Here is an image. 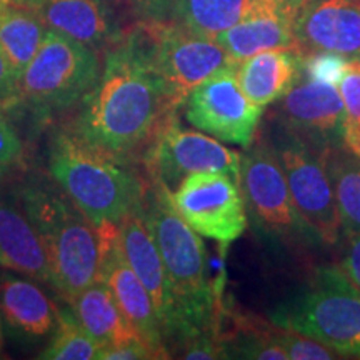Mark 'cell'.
Here are the masks:
<instances>
[{
  "instance_id": "e575fe53",
  "label": "cell",
  "mask_w": 360,
  "mask_h": 360,
  "mask_svg": "<svg viewBox=\"0 0 360 360\" xmlns=\"http://www.w3.org/2000/svg\"><path fill=\"white\" fill-rule=\"evenodd\" d=\"M20 101V82L12 65L0 51V107H11Z\"/></svg>"
},
{
  "instance_id": "cb8c5ba5",
  "label": "cell",
  "mask_w": 360,
  "mask_h": 360,
  "mask_svg": "<svg viewBox=\"0 0 360 360\" xmlns=\"http://www.w3.org/2000/svg\"><path fill=\"white\" fill-rule=\"evenodd\" d=\"M322 159L334 187L342 232L360 231V155L339 143L326 148Z\"/></svg>"
},
{
  "instance_id": "5b68a950",
  "label": "cell",
  "mask_w": 360,
  "mask_h": 360,
  "mask_svg": "<svg viewBox=\"0 0 360 360\" xmlns=\"http://www.w3.org/2000/svg\"><path fill=\"white\" fill-rule=\"evenodd\" d=\"M127 37L132 52L159 75L179 105L197 85L237 65L217 40L188 32L172 20H139Z\"/></svg>"
},
{
  "instance_id": "f1b7e54d",
  "label": "cell",
  "mask_w": 360,
  "mask_h": 360,
  "mask_svg": "<svg viewBox=\"0 0 360 360\" xmlns=\"http://www.w3.org/2000/svg\"><path fill=\"white\" fill-rule=\"evenodd\" d=\"M350 58L335 52H312L300 58V74L319 82L339 85L349 69Z\"/></svg>"
},
{
  "instance_id": "e0dca14e",
  "label": "cell",
  "mask_w": 360,
  "mask_h": 360,
  "mask_svg": "<svg viewBox=\"0 0 360 360\" xmlns=\"http://www.w3.org/2000/svg\"><path fill=\"white\" fill-rule=\"evenodd\" d=\"M35 12L49 30L94 51H109L124 35L109 0H44Z\"/></svg>"
},
{
  "instance_id": "83f0119b",
  "label": "cell",
  "mask_w": 360,
  "mask_h": 360,
  "mask_svg": "<svg viewBox=\"0 0 360 360\" xmlns=\"http://www.w3.org/2000/svg\"><path fill=\"white\" fill-rule=\"evenodd\" d=\"M277 344H281L289 360H332L344 359V355L337 352L335 349L328 347L323 342L314 339V337L300 334L290 328H283L276 326L274 330Z\"/></svg>"
},
{
  "instance_id": "603a6c76",
  "label": "cell",
  "mask_w": 360,
  "mask_h": 360,
  "mask_svg": "<svg viewBox=\"0 0 360 360\" xmlns=\"http://www.w3.org/2000/svg\"><path fill=\"white\" fill-rule=\"evenodd\" d=\"M47 27L32 8L0 4V51L20 82L22 72L32 60Z\"/></svg>"
},
{
  "instance_id": "7402d4cb",
  "label": "cell",
  "mask_w": 360,
  "mask_h": 360,
  "mask_svg": "<svg viewBox=\"0 0 360 360\" xmlns=\"http://www.w3.org/2000/svg\"><path fill=\"white\" fill-rule=\"evenodd\" d=\"M69 302L74 307L77 321L102 347L122 344L127 340H141V337L125 319L119 304L115 302L109 287L98 278Z\"/></svg>"
},
{
  "instance_id": "d6a6232c",
  "label": "cell",
  "mask_w": 360,
  "mask_h": 360,
  "mask_svg": "<svg viewBox=\"0 0 360 360\" xmlns=\"http://www.w3.org/2000/svg\"><path fill=\"white\" fill-rule=\"evenodd\" d=\"M139 20H170L174 0H119Z\"/></svg>"
},
{
  "instance_id": "1f68e13d",
  "label": "cell",
  "mask_w": 360,
  "mask_h": 360,
  "mask_svg": "<svg viewBox=\"0 0 360 360\" xmlns=\"http://www.w3.org/2000/svg\"><path fill=\"white\" fill-rule=\"evenodd\" d=\"M345 233V245L342 250L340 264L337 265L342 274L347 277L355 289L360 290V231Z\"/></svg>"
},
{
  "instance_id": "3957f363",
  "label": "cell",
  "mask_w": 360,
  "mask_h": 360,
  "mask_svg": "<svg viewBox=\"0 0 360 360\" xmlns=\"http://www.w3.org/2000/svg\"><path fill=\"white\" fill-rule=\"evenodd\" d=\"M49 167L62 192L97 229L142 210L147 191L142 180L122 162L94 150L72 132L53 139Z\"/></svg>"
},
{
  "instance_id": "9a60e30c",
  "label": "cell",
  "mask_w": 360,
  "mask_h": 360,
  "mask_svg": "<svg viewBox=\"0 0 360 360\" xmlns=\"http://www.w3.org/2000/svg\"><path fill=\"white\" fill-rule=\"evenodd\" d=\"M304 0H255L250 11L215 40L233 60L264 51H297L295 19Z\"/></svg>"
},
{
  "instance_id": "d6986e66",
  "label": "cell",
  "mask_w": 360,
  "mask_h": 360,
  "mask_svg": "<svg viewBox=\"0 0 360 360\" xmlns=\"http://www.w3.org/2000/svg\"><path fill=\"white\" fill-rule=\"evenodd\" d=\"M0 267L51 283L42 242L24 209L0 193Z\"/></svg>"
},
{
  "instance_id": "d590c367",
  "label": "cell",
  "mask_w": 360,
  "mask_h": 360,
  "mask_svg": "<svg viewBox=\"0 0 360 360\" xmlns=\"http://www.w3.org/2000/svg\"><path fill=\"white\" fill-rule=\"evenodd\" d=\"M44 0H0V4H11V6H19V7H27L35 11Z\"/></svg>"
},
{
  "instance_id": "f546056e",
  "label": "cell",
  "mask_w": 360,
  "mask_h": 360,
  "mask_svg": "<svg viewBox=\"0 0 360 360\" xmlns=\"http://www.w3.org/2000/svg\"><path fill=\"white\" fill-rule=\"evenodd\" d=\"M182 359L187 360H212L224 359L222 337L219 332H204L187 340L182 345Z\"/></svg>"
},
{
  "instance_id": "5bb4252c",
  "label": "cell",
  "mask_w": 360,
  "mask_h": 360,
  "mask_svg": "<svg viewBox=\"0 0 360 360\" xmlns=\"http://www.w3.org/2000/svg\"><path fill=\"white\" fill-rule=\"evenodd\" d=\"M98 232H101V264H98L97 278L109 287L125 319L143 344L150 349L154 357L169 359L170 355L162 334L159 315L147 289L124 257L119 244L117 224L102 225L98 227Z\"/></svg>"
},
{
  "instance_id": "ffe728a7",
  "label": "cell",
  "mask_w": 360,
  "mask_h": 360,
  "mask_svg": "<svg viewBox=\"0 0 360 360\" xmlns=\"http://www.w3.org/2000/svg\"><path fill=\"white\" fill-rule=\"evenodd\" d=\"M300 56L297 51H264L238 62L236 74L242 90L259 107L277 102L300 75Z\"/></svg>"
},
{
  "instance_id": "4fadbf2b",
  "label": "cell",
  "mask_w": 360,
  "mask_h": 360,
  "mask_svg": "<svg viewBox=\"0 0 360 360\" xmlns=\"http://www.w3.org/2000/svg\"><path fill=\"white\" fill-rule=\"evenodd\" d=\"M245 207L265 229L294 232L305 225L297 214L277 148L267 141L247 147L240 157L238 177Z\"/></svg>"
},
{
  "instance_id": "836d02e7",
  "label": "cell",
  "mask_w": 360,
  "mask_h": 360,
  "mask_svg": "<svg viewBox=\"0 0 360 360\" xmlns=\"http://www.w3.org/2000/svg\"><path fill=\"white\" fill-rule=\"evenodd\" d=\"M150 360L155 359L150 349L143 344L142 340H127L122 344L109 345V347H102L98 352L97 360Z\"/></svg>"
},
{
  "instance_id": "4316f807",
  "label": "cell",
  "mask_w": 360,
  "mask_h": 360,
  "mask_svg": "<svg viewBox=\"0 0 360 360\" xmlns=\"http://www.w3.org/2000/svg\"><path fill=\"white\" fill-rule=\"evenodd\" d=\"M344 102V143L360 155V58H350L349 69L337 85Z\"/></svg>"
},
{
  "instance_id": "7c38bea8",
  "label": "cell",
  "mask_w": 360,
  "mask_h": 360,
  "mask_svg": "<svg viewBox=\"0 0 360 360\" xmlns=\"http://www.w3.org/2000/svg\"><path fill=\"white\" fill-rule=\"evenodd\" d=\"M276 148L302 224L323 244L335 245L342 233V220L322 154L287 137H282Z\"/></svg>"
},
{
  "instance_id": "9c48e42d",
  "label": "cell",
  "mask_w": 360,
  "mask_h": 360,
  "mask_svg": "<svg viewBox=\"0 0 360 360\" xmlns=\"http://www.w3.org/2000/svg\"><path fill=\"white\" fill-rule=\"evenodd\" d=\"M236 67L217 72L188 94L186 119L220 142L247 148L257 134L262 107L245 96Z\"/></svg>"
},
{
  "instance_id": "ba28073f",
  "label": "cell",
  "mask_w": 360,
  "mask_h": 360,
  "mask_svg": "<svg viewBox=\"0 0 360 360\" xmlns=\"http://www.w3.org/2000/svg\"><path fill=\"white\" fill-rule=\"evenodd\" d=\"M172 202L202 237L229 245L247 229V207L236 179L222 172L187 175L172 191Z\"/></svg>"
},
{
  "instance_id": "4dcf8cb0",
  "label": "cell",
  "mask_w": 360,
  "mask_h": 360,
  "mask_svg": "<svg viewBox=\"0 0 360 360\" xmlns=\"http://www.w3.org/2000/svg\"><path fill=\"white\" fill-rule=\"evenodd\" d=\"M22 155V143L15 130L0 115V179L13 169Z\"/></svg>"
},
{
  "instance_id": "52a82bcc",
  "label": "cell",
  "mask_w": 360,
  "mask_h": 360,
  "mask_svg": "<svg viewBox=\"0 0 360 360\" xmlns=\"http://www.w3.org/2000/svg\"><path fill=\"white\" fill-rule=\"evenodd\" d=\"M101 75L97 51L49 30L20 75V101L37 115L69 110L82 102Z\"/></svg>"
},
{
  "instance_id": "8fae6325",
  "label": "cell",
  "mask_w": 360,
  "mask_h": 360,
  "mask_svg": "<svg viewBox=\"0 0 360 360\" xmlns=\"http://www.w3.org/2000/svg\"><path fill=\"white\" fill-rule=\"evenodd\" d=\"M274 117L282 137L322 154L344 143L345 110L335 85L319 82L300 74L295 84L278 98Z\"/></svg>"
},
{
  "instance_id": "2e32d148",
  "label": "cell",
  "mask_w": 360,
  "mask_h": 360,
  "mask_svg": "<svg viewBox=\"0 0 360 360\" xmlns=\"http://www.w3.org/2000/svg\"><path fill=\"white\" fill-rule=\"evenodd\" d=\"M297 52L360 58V0H304L295 19Z\"/></svg>"
},
{
  "instance_id": "7a4b0ae2",
  "label": "cell",
  "mask_w": 360,
  "mask_h": 360,
  "mask_svg": "<svg viewBox=\"0 0 360 360\" xmlns=\"http://www.w3.org/2000/svg\"><path fill=\"white\" fill-rule=\"evenodd\" d=\"M142 215L150 229L167 281L169 302L162 321L165 344L184 345L204 332H219L222 295L207 276V254L202 238L180 217L172 191L152 179L146 191Z\"/></svg>"
},
{
  "instance_id": "30bf717a",
  "label": "cell",
  "mask_w": 360,
  "mask_h": 360,
  "mask_svg": "<svg viewBox=\"0 0 360 360\" xmlns=\"http://www.w3.org/2000/svg\"><path fill=\"white\" fill-rule=\"evenodd\" d=\"M240 157L242 154L225 147L212 135L182 129L172 115L148 147L143 160L150 177L174 191L187 175L195 172H222L238 182Z\"/></svg>"
},
{
  "instance_id": "ac0fdd59",
  "label": "cell",
  "mask_w": 360,
  "mask_h": 360,
  "mask_svg": "<svg viewBox=\"0 0 360 360\" xmlns=\"http://www.w3.org/2000/svg\"><path fill=\"white\" fill-rule=\"evenodd\" d=\"M117 233L124 257L150 295L162 327L169 302L167 281L160 252L157 249L150 229L143 220L142 210L120 220L117 224Z\"/></svg>"
},
{
  "instance_id": "44dd1931",
  "label": "cell",
  "mask_w": 360,
  "mask_h": 360,
  "mask_svg": "<svg viewBox=\"0 0 360 360\" xmlns=\"http://www.w3.org/2000/svg\"><path fill=\"white\" fill-rule=\"evenodd\" d=\"M0 309L13 330L32 339L51 334L58 319L44 290L19 277H6L0 283Z\"/></svg>"
},
{
  "instance_id": "484cf974",
  "label": "cell",
  "mask_w": 360,
  "mask_h": 360,
  "mask_svg": "<svg viewBox=\"0 0 360 360\" xmlns=\"http://www.w3.org/2000/svg\"><path fill=\"white\" fill-rule=\"evenodd\" d=\"M102 345L85 330L75 315L58 314L52 342L40 359L44 360H92L98 359Z\"/></svg>"
},
{
  "instance_id": "d4e9b609",
  "label": "cell",
  "mask_w": 360,
  "mask_h": 360,
  "mask_svg": "<svg viewBox=\"0 0 360 360\" xmlns=\"http://www.w3.org/2000/svg\"><path fill=\"white\" fill-rule=\"evenodd\" d=\"M255 0H174L172 22L188 32L215 39L236 25Z\"/></svg>"
},
{
  "instance_id": "277c9868",
  "label": "cell",
  "mask_w": 360,
  "mask_h": 360,
  "mask_svg": "<svg viewBox=\"0 0 360 360\" xmlns=\"http://www.w3.org/2000/svg\"><path fill=\"white\" fill-rule=\"evenodd\" d=\"M22 209L42 242L51 285L67 300L98 277L101 232L69 200L44 186L22 188Z\"/></svg>"
},
{
  "instance_id": "8992f818",
  "label": "cell",
  "mask_w": 360,
  "mask_h": 360,
  "mask_svg": "<svg viewBox=\"0 0 360 360\" xmlns=\"http://www.w3.org/2000/svg\"><path fill=\"white\" fill-rule=\"evenodd\" d=\"M272 322L360 359V290L339 267L319 270L307 289L272 314Z\"/></svg>"
},
{
  "instance_id": "8d00e7d4",
  "label": "cell",
  "mask_w": 360,
  "mask_h": 360,
  "mask_svg": "<svg viewBox=\"0 0 360 360\" xmlns=\"http://www.w3.org/2000/svg\"><path fill=\"white\" fill-rule=\"evenodd\" d=\"M2 342H4V337H2V326H0V350H2Z\"/></svg>"
},
{
  "instance_id": "6da1fadb",
  "label": "cell",
  "mask_w": 360,
  "mask_h": 360,
  "mask_svg": "<svg viewBox=\"0 0 360 360\" xmlns=\"http://www.w3.org/2000/svg\"><path fill=\"white\" fill-rule=\"evenodd\" d=\"M179 103L150 67L117 42L82 101L72 134L101 154L127 162L148 150Z\"/></svg>"
}]
</instances>
